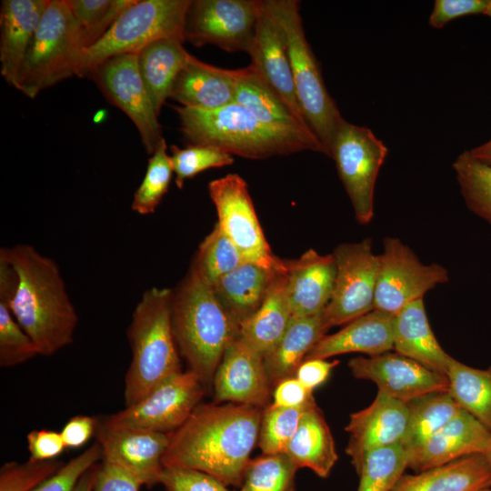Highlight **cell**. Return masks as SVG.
Returning <instances> with one entry per match:
<instances>
[{
	"mask_svg": "<svg viewBox=\"0 0 491 491\" xmlns=\"http://www.w3.org/2000/svg\"><path fill=\"white\" fill-rule=\"evenodd\" d=\"M0 297L40 356H52L73 342L78 316L59 266L32 246L1 248Z\"/></svg>",
	"mask_w": 491,
	"mask_h": 491,
	"instance_id": "1",
	"label": "cell"
},
{
	"mask_svg": "<svg viewBox=\"0 0 491 491\" xmlns=\"http://www.w3.org/2000/svg\"><path fill=\"white\" fill-rule=\"evenodd\" d=\"M264 408L240 404H199L170 433L164 466L205 472L226 486H241L250 455L258 441Z\"/></svg>",
	"mask_w": 491,
	"mask_h": 491,
	"instance_id": "2",
	"label": "cell"
},
{
	"mask_svg": "<svg viewBox=\"0 0 491 491\" xmlns=\"http://www.w3.org/2000/svg\"><path fill=\"white\" fill-rule=\"evenodd\" d=\"M174 109L188 145L212 146L249 159H266L306 150L326 155L313 133L266 125L236 103L215 110L182 105Z\"/></svg>",
	"mask_w": 491,
	"mask_h": 491,
	"instance_id": "3",
	"label": "cell"
},
{
	"mask_svg": "<svg viewBox=\"0 0 491 491\" xmlns=\"http://www.w3.org/2000/svg\"><path fill=\"white\" fill-rule=\"evenodd\" d=\"M171 319L179 354L189 371L205 387L211 386L225 350L239 335V322L194 265L173 290Z\"/></svg>",
	"mask_w": 491,
	"mask_h": 491,
	"instance_id": "4",
	"label": "cell"
},
{
	"mask_svg": "<svg viewBox=\"0 0 491 491\" xmlns=\"http://www.w3.org/2000/svg\"><path fill=\"white\" fill-rule=\"evenodd\" d=\"M172 289L151 287L144 292L133 312L127 329L132 358L125 377V406L182 372L172 327Z\"/></svg>",
	"mask_w": 491,
	"mask_h": 491,
	"instance_id": "5",
	"label": "cell"
},
{
	"mask_svg": "<svg viewBox=\"0 0 491 491\" xmlns=\"http://www.w3.org/2000/svg\"><path fill=\"white\" fill-rule=\"evenodd\" d=\"M263 6L283 34L301 110L329 156L344 118L326 87L319 64L306 40L299 2L264 0Z\"/></svg>",
	"mask_w": 491,
	"mask_h": 491,
	"instance_id": "6",
	"label": "cell"
},
{
	"mask_svg": "<svg viewBox=\"0 0 491 491\" xmlns=\"http://www.w3.org/2000/svg\"><path fill=\"white\" fill-rule=\"evenodd\" d=\"M86 51L79 24L66 0H49L20 71L16 89L30 98L76 75Z\"/></svg>",
	"mask_w": 491,
	"mask_h": 491,
	"instance_id": "7",
	"label": "cell"
},
{
	"mask_svg": "<svg viewBox=\"0 0 491 491\" xmlns=\"http://www.w3.org/2000/svg\"><path fill=\"white\" fill-rule=\"evenodd\" d=\"M191 0H135L110 29L83 55L77 76H86L105 61L123 54H138L163 38L184 41V26ZM185 42V41H184Z\"/></svg>",
	"mask_w": 491,
	"mask_h": 491,
	"instance_id": "8",
	"label": "cell"
},
{
	"mask_svg": "<svg viewBox=\"0 0 491 491\" xmlns=\"http://www.w3.org/2000/svg\"><path fill=\"white\" fill-rule=\"evenodd\" d=\"M388 149L373 131L343 120L333 140L329 157L361 225L374 217V195L379 170Z\"/></svg>",
	"mask_w": 491,
	"mask_h": 491,
	"instance_id": "9",
	"label": "cell"
},
{
	"mask_svg": "<svg viewBox=\"0 0 491 491\" xmlns=\"http://www.w3.org/2000/svg\"><path fill=\"white\" fill-rule=\"evenodd\" d=\"M204 386L192 371L177 373L138 402L106 416L110 427L170 434L178 429L200 404Z\"/></svg>",
	"mask_w": 491,
	"mask_h": 491,
	"instance_id": "10",
	"label": "cell"
},
{
	"mask_svg": "<svg viewBox=\"0 0 491 491\" xmlns=\"http://www.w3.org/2000/svg\"><path fill=\"white\" fill-rule=\"evenodd\" d=\"M336 274L331 298L323 311L328 328L345 326L374 310L379 255L371 238L338 245L332 253Z\"/></svg>",
	"mask_w": 491,
	"mask_h": 491,
	"instance_id": "11",
	"label": "cell"
},
{
	"mask_svg": "<svg viewBox=\"0 0 491 491\" xmlns=\"http://www.w3.org/2000/svg\"><path fill=\"white\" fill-rule=\"evenodd\" d=\"M448 280V271L443 266L422 263L399 238L387 236L379 254L374 309L395 316Z\"/></svg>",
	"mask_w": 491,
	"mask_h": 491,
	"instance_id": "12",
	"label": "cell"
},
{
	"mask_svg": "<svg viewBox=\"0 0 491 491\" xmlns=\"http://www.w3.org/2000/svg\"><path fill=\"white\" fill-rule=\"evenodd\" d=\"M217 213V225L238 248L244 259L270 269H283L285 259L271 250L257 218L246 182L228 174L208 184Z\"/></svg>",
	"mask_w": 491,
	"mask_h": 491,
	"instance_id": "13",
	"label": "cell"
},
{
	"mask_svg": "<svg viewBox=\"0 0 491 491\" xmlns=\"http://www.w3.org/2000/svg\"><path fill=\"white\" fill-rule=\"evenodd\" d=\"M262 12L261 0H191L184 41L196 47L214 45L226 52H246Z\"/></svg>",
	"mask_w": 491,
	"mask_h": 491,
	"instance_id": "14",
	"label": "cell"
},
{
	"mask_svg": "<svg viewBox=\"0 0 491 491\" xmlns=\"http://www.w3.org/2000/svg\"><path fill=\"white\" fill-rule=\"evenodd\" d=\"M86 76L92 78L106 99L135 125L143 145L153 154L164 139L161 125L138 68L137 54L114 56Z\"/></svg>",
	"mask_w": 491,
	"mask_h": 491,
	"instance_id": "15",
	"label": "cell"
},
{
	"mask_svg": "<svg viewBox=\"0 0 491 491\" xmlns=\"http://www.w3.org/2000/svg\"><path fill=\"white\" fill-rule=\"evenodd\" d=\"M348 366L356 378L374 382L378 392L406 404L431 393L448 390L445 375L397 353L354 357Z\"/></svg>",
	"mask_w": 491,
	"mask_h": 491,
	"instance_id": "16",
	"label": "cell"
},
{
	"mask_svg": "<svg viewBox=\"0 0 491 491\" xmlns=\"http://www.w3.org/2000/svg\"><path fill=\"white\" fill-rule=\"evenodd\" d=\"M96 437L102 461L127 470L142 486L159 484L170 434L110 427L100 422Z\"/></svg>",
	"mask_w": 491,
	"mask_h": 491,
	"instance_id": "17",
	"label": "cell"
},
{
	"mask_svg": "<svg viewBox=\"0 0 491 491\" xmlns=\"http://www.w3.org/2000/svg\"><path fill=\"white\" fill-rule=\"evenodd\" d=\"M212 385L217 403L231 402L260 408L267 406L272 386L264 356L239 336L225 350Z\"/></svg>",
	"mask_w": 491,
	"mask_h": 491,
	"instance_id": "18",
	"label": "cell"
},
{
	"mask_svg": "<svg viewBox=\"0 0 491 491\" xmlns=\"http://www.w3.org/2000/svg\"><path fill=\"white\" fill-rule=\"evenodd\" d=\"M407 420V405L378 391L371 405L351 414L346 426L350 435L346 453L357 475L368 452L401 443Z\"/></svg>",
	"mask_w": 491,
	"mask_h": 491,
	"instance_id": "19",
	"label": "cell"
},
{
	"mask_svg": "<svg viewBox=\"0 0 491 491\" xmlns=\"http://www.w3.org/2000/svg\"><path fill=\"white\" fill-rule=\"evenodd\" d=\"M491 431L464 409L435 433L422 446L407 455L408 468L416 473L475 454H486Z\"/></svg>",
	"mask_w": 491,
	"mask_h": 491,
	"instance_id": "20",
	"label": "cell"
},
{
	"mask_svg": "<svg viewBox=\"0 0 491 491\" xmlns=\"http://www.w3.org/2000/svg\"><path fill=\"white\" fill-rule=\"evenodd\" d=\"M246 53L251 58L250 65L296 117L309 127L297 99L283 34L264 6Z\"/></svg>",
	"mask_w": 491,
	"mask_h": 491,
	"instance_id": "21",
	"label": "cell"
},
{
	"mask_svg": "<svg viewBox=\"0 0 491 491\" xmlns=\"http://www.w3.org/2000/svg\"><path fill=\"white\" fill-rule=\"evenodd\" d=\"M286 289L292 317L322 313L327 306L336 274L332 254L308 249L296 259L285 260Z\"/></svg>",
	"mask_w": 491,
	"mask_h": 491,
	"instance_id": "22",
	"label": "cell"
},
{
	"mask_svg": "<svg viewBox=\"0 0 491 491\" xmlns=\"http://www.w3.org/2000/svg\"><path fill=\"white\" fill-rule=\"evenodd\" d=\"M236 70L224 69L189 55L178 73L169 98L182 106L215 110L235 103Z\"/></svg>",
	"mask_w": 491,
	"mask_h": 491,
	"instance_id": "23",
	"label": "cell"
},
{
	"mask_svg": "<svg viewBox=\"0 0 491 491\" xmlns=\"http://www.w3.org/2000/svg\"><path fill=\"white\" fill-rule=\"evenodd\" d=\"M49 0H4L1 4V75L12 86L18 76L35 32Z\"/></svg>",
	"mask_w": 491,
	"mask_h": 491,
	"instance_id": "24",
	"label": "cell"
},
{
	"mask_svg": "<svg viewBox=\"0 0 491 491\" xmlns=\"http://www.w3.org/2000/svg\"><path fill=\"white\" fill-rule=\"evenodd\" d=\"M393 315L374 309L346 324L336 333L324 336L306 359H326L346 353L374 356L390 352L393 350Z\"/></svg>",
	"mask_w": 491,
	"mask_h": 491,
	"instance_id": "25",
	"label": "cell"
},
{
	"mask_svg": "<svg viewBox=\"0 0 491 491\" xmlns=\"http://www.w3.org/2000/svg\"><path fill=\"white\" fill-rule=\"evenodd\" d=\"M393 350L446 376L452 356L436 338L423 298L406 305L394 316Z\"/></svg>",
	"mask_w": 491,
	"mask_h": 491,
	"instance_id": "26",
	"label": "cell"
},
{
	"mask_svg": "<svg viewBox=\"0 0 491 491\" xmlns=\"http://www.w3.org/2000/svg\"><path fill=\"white\" fill-rule=\"evenodd\" d=\"M491 487V462L475 454L414 475L404 474L392 491H479Z\"/></svg>",
	"mask_w": 491,
	"mask_h": 491,
	"instance_id": "27",
	"label": "cell"
},
{
	"mask_svg": "<svg viewBox=\"0 0 491 491\" xmlns=\"http://www.w3.org/2000/svg\"><path fill=\"white\" fill-rule=\"evenodd\" d=\"M286 269L276 274L259 308L239 325L238 336L263 356L278 343L292 319Z\"/></svg>",
	"mask_w": 491,
	"mask_h": 491,
	"instance_id": "28",
	"label": "cell"
},
{
	"mask_svg": "<svg viewBox=\"0 0 491 491\" xmlns=\"http://www.w3.org/2000/svg\"><path fill=\"white\" fill-rule=\"evenodd\" d=\"M328 329L323 312L311 316L292 317L281 339L264 356L271 386L295 377L301 363Z\"/></svg>",
	"mask_w": 491,
	"mask_h": 491,
	"instance_id": "29",
	"label": "cell"
},
{
	"mask_svg": "<svg viewBox=\"0 0 491 491\" xmlns=\"http://www.w3.org/2000/svg\"><path fill=\"white\" fill-rule=\"evenodd\" d=\"M297 468L306 467L326 478L338 456L330 428L314 403L303 415L286 453Z\"/></svg>",
	"mask_w": 491,
	"mask_h": 491,
	"instance_id": "30",
	"label": "cell"
},
{
	"mask_svg": "<svg viewBox=\"0 0 491 491\" xmlns=\"http://www.w3.org/2000/svg\"><path fill=\"white\" fill-rule=\"evenodd\" d=\"M270 269L245 261L219 278L213 289L223 306L240 322L253 315L263 303L276 274Z\"/></svg>",
	"mask_w": 491,
	"mask_h": 491,
	"instance_id": "31",
	"label": "cell"
},
{
	"mask_svg": "<svg viewBox=\"0 0 491 491\" xmlns=\"http://www.w3.org/2000/svg\"><path fill=\"white\" fill-rule=\"evenodd\" d=\"M183 42L175 38L159 39L137 54L140 75L157 115L190 55Z\"/></svg>",
	"mask_w": 491,
	"mask_h": 491,
	"instance_id": "32",
	"label": "cell"
},
{
	"mask_svg": "<svg viewBox=\"0 0 491 491\" xmlns=\"http://www.w3.org/2000/svg\"><path fill=\"white\" fill-rule=\"evenodd\" d=\"M235 70V103L266 125L313 133L296 117L252 65Z\"/></svg>",
	"mask_w": 491,
	"mask_h": 491,
	"instance_id": "33",
	"label": "cell"
},
{
	"mask_svg": "<svg viewBox=\"0 0 491 491\" xmlns=\"http://www.w3.org/2000/svg\"><path fill=\"white\" fill-rule=\"evenodd\" d=\"M446 376L452 398L491 431V366L477 369L451 357Z\"/></svg>",
	"mask_w": 491,
	"mask_h": 491,
	"instance_id": "34",
	"label": "cell"
},
{
	"mask_svg": "<svg viewBox=\"0 0 491 491\" xmlns=\"http://www.w3.org/2000/svg\"><path fill=\"white\" fill-rule=\"evenodd\" d=\"M408 420L401 445L406 456L416 451L461 409L449 393H431L407 404Z\"/></svg>",
	"mask_w": 491,
	"mask_h": 491,
	"instance_id": "35",
	"label": "cell"
},
{
	"mask_svg": "<svg viewBox=\"0 0 491 491\" xmlns=\"http://www.w3.org/2000/svg\"><path fill=\"white\" fill-rule=\"evenodd\" d=\"M453 169L469 210L491 225V166L472 157L467 150L456 158Z\"/></svg>",
	"mask_w": 491,
	"mask_h": 491,
	"instance_id": "36",
	"label": "cell"
},
{
	"mask_svg": "<svg viewBox=\"0 0 491 491\" xmlns=\"http://www.w3.org/2000/svg\"><path fill=\"white\" fill-rule=\"evenodd\" d=\"M408 468V460L401 444L368 452L358 473L357 491H392Z\"/></svg>",
	"mask_w": 491,
	"mask_h": 491,
	"instance_id": "37",
	"label": "cell"
},
{
	"mask_svg": "<svg viewBox=\"0 0 491 491\" xmlns=\"http://www.w3.org/2000/svg\"><path fill=\"white\" fill-rule=\"evenodd\" d=\"M296 466L283 454L250 459L239 491H295Z\"/></svg>",
	"mask_w": 491,
	"mask_h": 491,
	"instance_id": "38",
	"label": "cell"
},
{
	"mask_svg": "<svg viewBox=\"0 0 491 491\" xmlns=\"http://www.w3.org/2000/svg\"><path fill=\"white\" fill-rule=\"evenodd\" d=\"M245 261L238 248L215 224L200 244L193 265L199 275L213 285Z\"/></svg>",
	"mask_w": 491,
	"mask_h": 491,
	"instance_id": "39",
	"label": "cell"
},
{
	"mask_svg": "<svg viewBox=\"0 0 491 491\" xmlns=\"http://www.w3.org/2000/svg\"><path fill=\"white\" fill-rule=\"evenodd\" d=\"M315 401L300 407L267 405L262 413L257 445L263 455L286 453L301 417Z\"/></svg>",
	"mask_w": 491,
	"mask_h": 491,
	"instance_id": "40",
	"label": "cell"
},
{
	"mask_svg": "<svg viewBox=\"0 0 491 491\" xmlns=\"http://www.w3.org/2000/svg\"><path fill=\"white\" fill-rule=\"evenodd\" d=\"M80 25L86 50L110 29L135 0H66Z\"/></svg>",
	"mask_w": 491,
	"mask_h": 491,
	"instance_id": "41",
	"label": "cell"
},
{
	"mask_svg": "<svg viewBox=\"0 0 491 491\" xmlns=\"http://www.w3.org/2000/svg\"><path fill=\"white\" fill-rule=\"evenodd\" d=\"M173 173L164 138L148 160L144 179L134 194L132 210L143 215L153 214L167 193Z\"/></svg>",
	"mask_w": 491,
	"mask_h": 491,
	"instance_id": "42",
	"label": "cell"
},
{
	"mask_svg": "<svg viewBox=\"0 0 491 491\" xmlns=\"http://www.w3.org/2000/svg\"><path fill=\"white\" fill-rule=\"evenodd\" d=\"M170 150L175 181L178 188H182L186 180L206 169L224 167L234 163L232 155L212 146L188 145L180 148L172 145Z\"/></svg>",
	"mask_w": 491,
	"mask_h": 491,
	"instance_id": "43",
	"label": "cell"
},
{
	"mask_svg": "<svg viewBox=\"0 0 491 491\" xmlns=\"http://www.w3.org/2000/svg\"><path fill=\"white\" fill-rule=\"evenodd\" d=\"M37 355L35 343L15 320L6 301L0 297V366L12 367Z\"/></svg>",
	"mask_w": 491,
	"mask_h": 491,
	"instance_id": "44",
	"label": "cell"
},
{
	"mask_svg": "<svg viewBox=\"0 0 491 491\" xmlns=\"http://www.w3.org/2000/svg\"><path fill=\"white\" fill-rule=\"evenodd\" d=\"M63 466L56 459L5 463L0 469V491H33Z\"/></svg>",
	"mask_w": 491,
	"mask_h": 491,
	"instance_id": "45",
	"label": "cell"
},
{
	"mask_svg": "<svg viewBox=\"0 0 491 491\" xmlns=\"http://www.w3.org/2000/svg\"><path fill=\"white\" fill-rule=\"evenodd\" d=\"M100 459H102V448L98 443H95L65 464L33 491H74L84 474Z\"/></svg>",
	"mask_w": 491,
	"mask_h": 491,
	"instance_id": "46",
	"label": "cell"
},
{
	"mask_svg": "<svg viewBox=\"0 0 491 491\" xmlns=\"http://www.w3.org/2000/svg\"><path fill=\"white\" fill-rule=\"evenodd\" d=\"M166 491H229L217 478L196 469L164 466L160 482Z\"/></svg>",
	"mask_w": 491,
	"mask_h": 491,
	"instance_id": "47",
	"label": "cell"
},
{
	"mask_svg": "<svg viewBox=\"0 0 491 491\" xmlns=\"http://www.w3.org/2000/svg\"><path fill=\"white\" fill-rule=\"evenodd\" d=\"M487 2L488 0H436L429 16V25L442 28L456 18L484 14Z\"/></svg>",
	"mask_w": 491,
	"mask_h": 491,
	"instance_id": "48",
	"label": "cell"
},
{
	"mask_svg": "<svg viewBox=\"0 0 491 491\" xmlns=\"http://www.w3.org/2000/svg\"><path fill=\"white\" fill-rule=\"evenodd\" d=\"M142 484L121 466L102 461L98 465L93 491H139Z\"/></svg>",
	"mask_w": 491,
	"mask_h": 491,
	"instance_id": "49",
	"label": "cell"
},
{
	"mask_svg": "<svg viewBox=\"0 0 491 491\" xmlns=\"http://www.w3.org/2000/svg\"><path fill=\"white\" fill-rule=\"evenodd\" d=\"M26 442L32 461L55 459L66 448L60 433L45 429L31 431Z\"/></svg>",
	"mask_w": 491,
	"mask_h": 491,
	"instance_id": "50",
	"label": "cell"
},
{
	"mask_svg": "<svg viewBox=\"0 0 491 491\" xmlns=\"http://www.w3.org/2000/svg\"><path fill=\"white\" fill-rule=\"evenodd\" d=\"M273 404L284 407H300L315 401L313 392L296 377L284 379L275 386Z\"/></svg>",
	"mask_w": 491,
	"mask_h": 491,
	"instance_id": "51",
	"label": "cell"
},
{
	"mask_svg": "<svg viewBox=\"0 0 491 491\" xmlns=\"http://www.w3.org/2000/svg\"><path fill=\"white\" fill-rule=\"evenodd\" d=\"M337 364V360L330 362L324 358L305 359L297 368L295 377L313 392L328 378Z\"/></svg>",
	"mask_w": 491,
	"mask_h": 491,
	"instance_id": "52",
	"label": "cell"
},
{
	"mask_svg": "<svg viewBox=\"0 0 491 491\" xmlns=\"http://www.w3.org/2000/svg\"><path fill=\"white\" fill-rule=\"evenodd\" d=\"M98 421L88 416H76L68 420L60 432L66 448H77L96 432Z\"/></svg>",
	"mask_w": 491,
	"mask_h": 491,
	"instance_id": "53",
	"label": "cell"
},
{
	"mask_svg": "<svg viewBox=\"0 0 491 491\" xmlns=\"http://www.w3.org/2000/svg\"><path fill=\"white\" fill-rule=\"evenodd\" d=\"M98 465H95L80 478L74 491H93Z\"/></svg>",
	"mask_w": 491,
	"mask_h": 491,
	"instance_id": "54",
	"label": "cell"
},
{
	"mask_svg": "<svg viewBox=\"0 0 491 491\" xmlns=\"http://www.w3.org/2000/svg\"><path fill=\"white\" fill-rule=\"evenodd\" d=\"M468 152L475 159L491 166V139Z\"/></svg>",
	"mask_w": 491,
	"mask_h": 491,
	"instance_id": "55",
	"label": "cell"
},
{
	"mask_svg": "<svg viewBox=\"0 0 491 491\" xmlns=\"http://www.w3.org/2000/svg\"><path fill=\"white\" fill-rule=\"evenodd\" d=\"M484 15H486L489 17H491V0H488Z\"/></svg>",
	"mask_w": 491,
	"mask_h": 491,
	"instance_id": "56",
	"label": "cell"
},
{
	"mask_svg": "<svg viewBox=\"0 0 491 491\" xmlns=\"http://www.w3.org/2000/svg\"><path fill=\"white\" fill-rule=\"evenodd\" d=\"M485 455L487 456V458L491 462V442H490L489 447H488V449H487V451H486V453Z\"/></svg>",
	"mask_w": 491,
	"mask_h": 491,
	"instance_id": "57",
	"label": "cell"
},
{
	"mask_svg": "<svg viewBox=\"0 0 491 491\" xmlns=\"http://www.w3.org/2000/svg\"><path fill=\"white\" fill-rule=\"evenodd\" d=\"M479 491H491V487H488V488H484V489H481Z\"/></svg>",
	"mask_w": 491,
	"mask_h": 491,
	"instance_id": "58",
	"label": "cell"
}]
</instances>
